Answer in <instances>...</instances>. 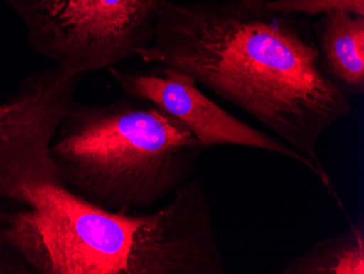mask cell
<instances>
[{"label": "cell", "mask_w": 364, "mask_h": 274, "mask_svg": "<svg viewBox=\"0 0 364 274\" xmlns=\"http://www.w3.org/2000/svg\"><path fill=\"white\" fill-rule=\"evenodd\" d=\"M204 151L185 125L131 96L105 104L73 102L49 147L65 187L122 214L173 195L191 179Z\"/></svg>", "instance_id": "cell-3"}, {"label": "cell", "mask_w": 364, "mask_h": 274, "mask_svg": "<svg viewBox=\"0 0 364 274\" xmlns=\"http://www.w3.org/2000/svg\"><path fill=\"white\" fill-rule=\"evenodd\" d=\"M283 274H364V226L321 239L284 267Z\"/></svg>", "instance_id": "cell-7"}, {"label": "cell", "mask_w": 364, "mask_h": 274, "mask_svg": "<svg viewBox=\"0 0 364 274\" xmlns=\"http://www.w3.org/2000/svg\"><path fill=\"white\" fill-rule=\"evenodd\" d=\"M52 140L33 137L0 157V274L226 273L200 179L156 211H109L65 187Z\"/></svg>", "instance_id": "cell-1"}, {"label": "cell", "mask_w": 364, "mask_h": 274, "mask_svg": "<svg viewBox=\"0 0 364 274\" xmlns=\"http://www.w3.org/2000/svg\"><path fill=\"white\" fill-rule=\"evenodd\" d=\"M34 52L73 75L108 70L152 42L167 0H6Z\"/></svg>", "instance_id": "cell-4"}, {"label": "cell", "mask_w": 364, "mask_h": 274, "mask_svg": "<svg viewBox=\"0 0 364 274\" xmlns=\"http://www.w3.org/2000/svg\"><path fill=\"white\" fill-rule=\"evenodd\" d=\"M321 63L351 96L364 93V16L347 11L323 14L313 26Z\"/></svg>", "instance_id": "cell-6"}, {"label": "cell", "mask_w": 364, "mask_h": 274, "mask_svg": "<svg viewBox=\"0 0 364 274\" xmlns=\"http://www.w3.org/2000/svg\"><path fill=\"white\" fill-rule=\"evenodd\" d=\"M138 57L187 73L255 118L310 163L346 212L318 146L350 115L351 95L327 75L316 40L296 17L267 11L255 0H167Z\"/></svg>", "instance_id": "cell-2"}, {"label": "cell", "mask_w": 364, "mask_h": 274, "mask_svg": "<svg viewBox=\"0 0 364 274\" xmlns=\"http://www.w3.org/2000/svg\"><path fill=\"white\" fill-rule=\"evenodd\" d=\"M108 73L127 96L149 102L185 125L204 149L243 147L294 159L312 173L310 163L288 144L245 124L201 91L187 73L159 66L146 73H126L117 67Z\"/></svg>", "instance_id": "cell-5"}, {"label": "cell", "mask_w": 364, "mask_h": 274, "mask_svg": "<svg viewBox=\"0 0 364 274\" xmlns=\"http://www.w3.org/2000/svg\"><path fill=\"white\" fill-rule=\"evenodd\" d=\"M262 9L285 16H323L347 11L364 16V0H255Z\"/></svg>", "instance_id": "cell-9"}, {"label": "cell", "mask_w": 364, "mask_h": 274, "mask_svg": "<svg viewBox=\"0 0 364 274\" xmlns=\"http://www.w3.org/2000/svg\"><path fill=\"white\" fill-rule=\"evenodd\" d=\"M58 95V79L50 69L33 73L24 79L14 94L0 102V148L52 110Z\"/></svg>", "instance_id": "cell-8"}]
</instances>
